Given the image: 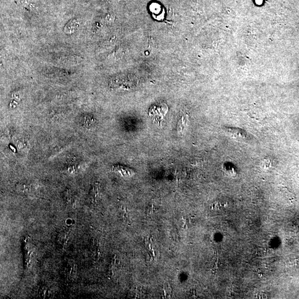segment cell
Listing matches in <instances>:
<instances>
[{
    "instance_id": "obj_1",
    "label": "cell",
    "mask_w": 299,
    "mask_h": 299,
    "mask_svg": "<svg viewBox=\"0 0 299 299\" xmlns=\"http://www.w3.org/2000/svg\"><path fill=\"white\" fill-rule=\"evenodd\" d=\"M168 112V105L164 103H161L153 105L150 109L149 115L152 119L161 123L165 115H167Z\"/></svg>"
},
{
    "instance_id": "obj_2",
    "label": "cell",
    "mask_w": 299,
    "mask_h": 299,
    "mask_svg": "<svg viewBox=\"0 0 299 299\" xmlns=\"http://www.w3.org/2000/svg\"><path fill=\"white\" fill-rule=\"evenodd\" d=\"M79 25L80 22L78 19H72L66 24L63 31L67 35H74L78 30Z\"/></svg>"
},
{
    "instance_id": "obj_3",
    "label": "cell",
    "mask_w": 299,
    "mask_h": 299,
    "mask_svg": "<svg viewBox=\"0 0 299 299\" xmlns=\"http://www.w3.org/2000/svg\"><path fill=\"white\" fill-rule=\"evenodd\" d=\"M112 168L123 176L130 177L135 174V171H133V169L124 166L114 165Z\"/></svg>"
},
{
    "instance_id": "obj_4",
    "label": "cell",
    "mask_w": 299,
    "mask_h": 299,
    "mask_svg": "<svg viewBox=\"0 0 299 299\" xmlns=\"http://www.w3.org/2000/svg\"><path fill=\"white\" fill-rule=\"evenodd\" d=\"M145 245L148 252L149 261H152L155 257V252L154 250L152 249L151 240L150 238L145 240Z\"/></svg>"
},
{
    "instance_id": "obj_5",
    "label": "cell",
    "mask_w": 299,
    "mask_h": 299,
    "mask_svg": "<svg viewBox=\"0 0 299 299\" xmlns=\"http://www.w3.org/2000/svg\"><path fill=\"white\" fill-rule=\"evenodd\" d=\"M164 292L165 297H170L172 294L171 286L169 285H167L164 286Z\"/></svg>"
},
{
    "instance_id": "obj_6",
    "label": "cell",
    "mask_w": 299,
    "mask_h": 299,
    "mask_svg": "<svg viewBox=\"0 0 299 299\" xmlns=\"http://www.w3.org/2000/svg\"><path fill=\"white\" fill-rule=\"evenodd\" d=\"M211 208L212 210L217 211V210H220L222 208V204L220 203H213L211 205Z\"/></svg>"
},
{
    "instance_id": "obj_7",
    "label": "cell",
    "mask_w": 299,
    "mask_h": 299,
    "mask_svg": "<svg viewBox=\"0 0 299 299\" xmlns=\"http://www.w3.org/2000/svg\"><path fill=\"white\" fill-rule=\"evenodd\" d=\"M12 98L16 101L19 100L21 99V94L18 92L14 93L13 95H12Z\"/></svg>"
},
{
    "instance_id": "obj_8",
    "label": "cell",
    "mask_w": 299,
    "mask_h": 299,
    "mask_svg": "<svg viewBox=\"0 0 299 299\" xmlns=\"http://www.w3.org/2000/svg\"><path fill=\"white\" fill-rule=\"evenodd\" d=\"M104 1L108 2L111 1V0H104Z\"/></svg>"
},
{
    "instance_id": "obj_9",
    "label": "cell",
    "mask_w": 299,
    "mask_h": 299,
    "mask_svg": "<svg viewBox=\"0 0 299 299\" xmlns=\"http://www.w3.org/2000/svg\"><path fill=\"white\" fill-rule=\"evenodd\" d=\"M257 2H261V0H256Z\"/></svg>"
}]
</instances>
